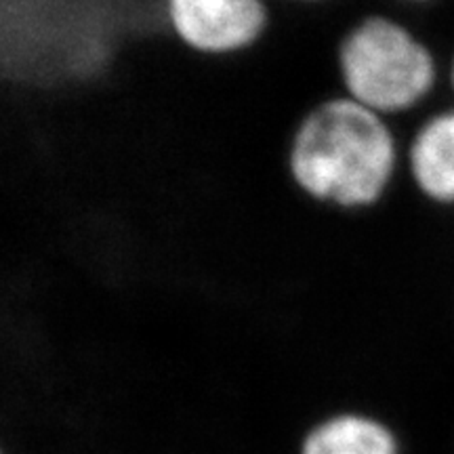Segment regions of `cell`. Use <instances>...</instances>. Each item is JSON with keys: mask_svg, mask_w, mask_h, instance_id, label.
<instances>
[{"mask_svg": "<svg viewBox=\"0 0 454 454\" xmlns=\"http://www.w3.org/2000/svg\"><path fill=\"white\" fill-rule=\"evenodd\" d=\"M303 454H397L395 440L372 419L343 414L308 435Z\"/></svg>", "mask_w": 454, "mask_h": 454, "instance_id": "obj_5", "label": "cell"}, {"mask_svg": "<svg viewBox=\"0 0 454 454\" xmlns=\"http://www.w3.org/2000/svg\"><path fill=\"white\" fill-rule=\"evenodd\" d=\"M278 168L291 196L308 208L371 217L402 190L404 129L339 90H325L284 127Z\"/></svg>", "mask_w": 454, "mask_h": 454, "instance_id": "obj_1", "label": "cell"}, {"mask_svg": "<svg viewBox=\"0 0 454 454\" xmlns=\"http://www.w3.org/2000/svg\"><path fill=\"white\" fill-rule=\"evenodd\" d=\"M30 3H38V4H64V3H70V0H30Z\"/></svg>", "mask_w": 454, "mask_h": 454, "instance_id": "obj_9", "label": "cell"}, {"mask_svg": "<svg viewBox=\"0 0 454 454\" xmlns=\"http://www.w3.org/2000/svg\"><path fill=\"white\" fill-rule=\"evenodd\" d=\"M331 87L404 127L444 98V57L412 15L379 3L340 21Z\"/></svg>", "mask_w": 454, "mask_h": 454, "instance_id": "obj_2", "label": "cell"}, {"mask_svg": "<svg viewBox=\"0 0 454 454\" xmlns=\"http://www.w3.org/2000/svg\"><path fill=\"white\" fill-rule=\"evenodd\" d=\"M402 187L414 200L442 213L454 211V104H438L404 124Z\"/></svg>", "mask_w": 454, "mask_h": 454, "instance_id": "obj_4", "label": "cell"}, {"mask_svg": "<svg viewBox=\"0 0 454 454\" xmlns=\"http://www.w3.org/2000/svg\"><path fill=\"white\" fill-rule=\"evenodd\" d=\"M444 99L454 104V49L444 57Z\"/></svg>", "mask_w": 454, "mask_h": 454, "instance_id": "obj_8", "label": "cell"}, {"mask_svg": "<svg viewBox=\"0 0 454 454\" xmlns=\"http://www.w3.org/2000/svg\"><path fill=\"white\" fill-rule=\"evenodd\" d=\"M280 13H325L343 0H271Z\"/></svg>", "mask_w": 454, "mask_h": 454, "instance_id": "obj_6", "label": "cell"}, {"mask_svg": "<svg viewBox=\"0 0 454 454\" xmlns=\"http://www.w3.org/2000/svg\"><path fill=\"white\" fill-rule=\"evenodd\" d=\"M440 3H444V0H383V4H387V7L404 11V13L412 17L427 13V11L438 7Z\"/></svg>", "mask_w": 454, "mask_h": 454, "instance_id": "obj_7", "label": "cell"}, {"mask_svg": "<svg viewBox=\"0 0 454 454\" xmlns=\"http://www.w3.org/2000/svg\"><path fill=\"white\" fill-rule=\"evenodd\" d=\"M154 24L187 61L234 66L268 47L280 11L271 0H154Z\"/></svg>", "mask_w": 454, "mask_h": 454, "instance_id": "obj_3", "label": "cell"}]
</instances>
